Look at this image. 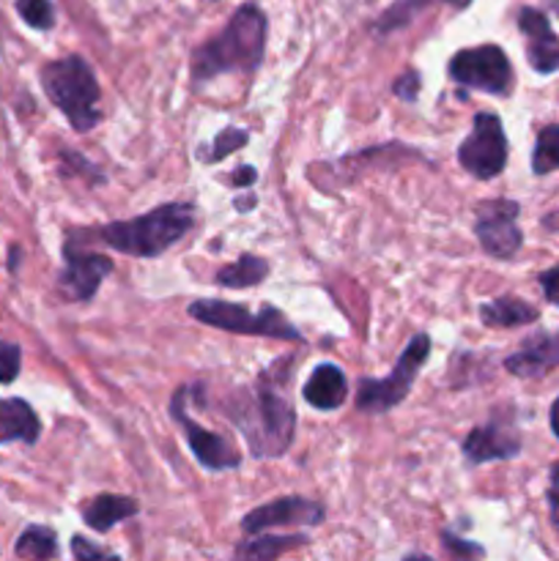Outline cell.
Instances as JSON below:
<instances>
[{
	"instance_id": "obj_1",
	"label": "cell",
	"mask_w": 559,
	"mask_h": 561,
	"mask_svg": "<svg viewBox=\"0 0 559 561\" xmlns=\"http://www.w3.org/2000/svg\"><path fill=\"white\" fill-rule=\"evenodd\" d=\"M263 49H266V14L261 5L244 3L236 9L217 36L192 53V80L195 85H203L230 71L252 75L261 66Z\"/></svg>"
},
{
	"instance_id": "obj_2",
	"label": "cell",
	"mask_w": 559,
	"mask_h": 561,
	"mask_svg": "<svg viewBox=\"0 0 559 561\" xmlns=\"http://www.w3.org/2000/svg\"><path fill=\"white\" fill-rule=\"evenodd\" d=\"M223 411L241 431L252 458H283L294 444L296 414L272 387L236 389Z\"/></svg>"
},
{
	"instance_id": "obj_3",
	"label": "cell",
	"mask_w": 559,
	"mask_h": 561,
	"mask_svg": "<svg viewBox=\"0 0 559 561\" xmlns=\"http://www.w3.org/2000/svg\"><path fill=\"white\" fill-rule=\"evenodd\" d=\"M195 225V206L190 203H164L153 211L135 219H121L96 230V239L110 250L126 252L135 257H159L170 247L179 244Z\"/></svg>"
},
{
	"instance_id": "obj_4",
	"label": "cell",
	"mask_w": 559,
	"mask_h": 561,
	"mask_svg": "<svg viewBox=\"0 0 559 561\" xmlns=\"http://www.w3.org/2000/svg\"><path fill=\"white\" fill-rule=\"evenodd\" d=\"M42 88L49 102L69 118L75 131H91L102 121L99 110L102 88L88 60L80 55H69L44 66Z\"/></svg>"
},
{
	"instance_id": "obj_5",
	"label": "cell",
	"mask_w": 559,
	"mask_h": 561,
	"mask_svg": "<svg viewBox=\"0 0 559 561\" xmlns=\"http://www.w3.org/2000/svg\"><path fill=\"white\" fill-rule=\"evenodd\" d=\"M195 321L206 327L223 329L230 334H244V337H272V340H301V332L285 318V312L274 307H261L258 312L247 310L241 305H228L219 299H197L186 307Z\"/></svg>"
},
{
	"instance_id": "obj_6",
	"label": "cell",
	"mask_w": 559,
	"mask_h": 561,
	"mask_svg": "<svg viewBox=\"0 0 559 561\" xmlns=\"http://www.w3.org/2000/svg\"><path fill=\"white\" fill-rule=\"evenodd\" d=\"M427 354H431V337L414 334L387 378H362L356 389V409L365 414H384L403 403L406 394L411 392V383L417 381L422 365L427 362Z\"/></svg>"
},
{
	"instance_id": "obj_7",
	"label": "cell",
	"mask_w": 559,
	"mask_h": 561,
	"mask_svg": "<svg viewBox=\"0 0 559 561\" xmlns=\"http://www.w3.org/2000/svg\"><path fill=\"white\" fill-rule=\"evenodd\" d=\"M447 71L449 80L469 91L491 93V96H507L513 91V66H510L507 53L497 44L460 49L453 55Z\"/></svg>"
},
{
	"instance_id": "obj_8",
	"label": "cell",
	"mask_w": 559,
	"mask_h": 561,
	"mask_svg": "<svg viewBox=\"0 0 559 561\" xmlns=\"http://www.w3.org/2000/svg\"><path fill=\"white\" fill-rule=\"evenodd\" d=\"M460 168L480 181L497 179L507 164V135L497 113H477L471 131L458 148Z\"/></svg>"
},
{
	"instance_id": "obj_9",
	"label": "cell",
	"mask_w": 559,
	"mask_h": 561,
	"mask_svg": "<svg viewBox=\"0 0 559 561\" xmlns=\"http://www.w3.org/2000/svg\"><path fill=\"white\" fill-rule=\"evenodd\" d=\"M521 206L515 201H486L475 208V233L486 255L510 261L524 244V233L518 228Z\"/></svg>"
},
{
	"instance_id": "obj_10",
	"label": "cell",
	"mask_w": 559,
	"mask_h": 561,
	"mask_svg": "<svg viewBox=\"0 0 559 561\" xmlns=\"http://www.w3.org/2000/svg\"><path fill=\"white\" fill-rule=\"evenodd\" d=\"M184 400H186V387H181L179 392L173 394V400H170V416H173L175 425H179L181 433H184L186 444H190V449L195 453L197 463L208 471L239 469V463H241L239 453H236V449L230 447L223 436L203 431V427L197 425L190 414H186Z\"/></svg>"
},
{
	"instance_id": "obj_11",
	"label": "cell",
	"mask_w": 559,
	"mask_h": 561,
	"mask_svg": "<svg viewBox=\"0 0 559 561\" xmlns=\"http://www.w3.org/2000/svg\"><path fill=\"white\" fill-rule=\"evenodd\" d=\"M64 257L66 268L64 274H60V288H64L75 301L93 299V294H96L99 285L104 283V277L113 272V261H110L107 255L82 250V247H77L75 239L66 241Z\"/></svg>"
},
{
	"instance_id": "obj_12",
	"label": "cell",
	"mask_w": 559,
	"mask_h": 561,
	"mask_svg": "<svg viewBox=\"0 0 559 561\" xmlns=\"http://www.w3.org/2000/svg\"><path fill=\"white\" fill-rule=\"evenodd\" d=\"M323 515H327L323 504L301 496H288L247 513L244 520H241V531L244 535H261V531L277 529V526H318L323 524Z\"/></svg>"
},
{
	"instance_id": "obj_13",
	"label": "cell",
	"mask_w": 559,
	"mask_h": 561,
	"mask_svg": "<svg viewBox=\"0 0 559 561\" xmlns=\"http://www.w3.org/2000/svg\"><path fill=\"white\" fill-rule=\"evenodd\" d=\"M518 27L526 36V60L537 75H554L559 71V36L554 33L551 22L543 11L521 9Z\"/></svg>"
},
{
	"instance_id": "obj_14",
	"label": "cell",
	"mask_w": 559,
	"mask_h": 561,
	"mask_svg": "<svg viewBox=\"0 0 559 561\" xmlns=\"http://www.w3.org/2000/svg\"><path fill=\"white\" fill-rule=\"evenodd\" d=\"M521 453V438L513 427H504L502 422L480 425L464 438V458L471 466L491 463V460H510Z\"/></svg>"
},
{
	"instance_id": "obj_15",
	"label": "cell",
	"mask_w": 559,
	"mask_h": 561,
	"mask_svg": "<svg viewBox=\"0 0 559 561\" xmlns=\"http://www.w3.org/2000/svg\"><path fill=\"white\" fill-rule=\"evenodd\" d=\"M559 367V332L537 334L535 340H526V345L504 359V370L515 378H543Z\"/></svg>"
},
{
	"instance_id": "obj_16",
	"label": "cell",
	"mask_w": 559,
	"mask_h": 561,
	"mask_svg": "<svg viewBox=\"0 0 559 561\" xmlns=\"http://www.w3.org/2000/svg\"><path fill=\"white\" fill-rule=\"evenodd\" d=\"M305 400L318 411H338L349 398V383H345L343 370L332 362H323L310 373L305 383Z\"/></svg>"
},
{
	"instance_id": "obj_17",
	"label": "cell",
	"mask_w": 559,
	"mask_h": 561,
	"mask_svg": "<svg viewBox=\"0 0 559 561\" xmlns=\"http://www.w3.org/2000/svg\"><path fill=\"white\" fill-rule=\"evenodd\" d=\"M38 433H42V422H38L36 411L31 409L27 400H0V444H36Z\"/></svg>"
},
{
	"instance_id": "obj_18",
	"label": "cell",
	"mask_w": 559,
	"mask_h": 561,
	"mask_svg": "<svg viewBox=\"0 0 559 561\" xmlns=\"http://www.w3.org/2000/svg\"><path fill=\"white\" fill-rule=\"evenodd\" d=\"M137 510H140V504L135 502V499L129 496H115V493H99L96 499H91V502L82 507V518H85V524L91 526L93 531H110L113 526H118L121 520L132 518V515H137Z\"/></svg>"
},
{
	"instance_id": "obj_19",
	"label": "cell",
	"mask_w": 559,
	"mask_h": 561,
	"mask_svg": "<svg viewBox=\"0 0 559 561\" xmlns=\"http://www.w3.org/2000/svg\"><path fill=\"white\" fill-rule=\"evenodd\" d=\"M480 318L486 327L491 329H513L524 327L540 318L537 307L526 305L524 299H515V296H499V299L488 301L480 307Z\"/></svg>"
},
{
	"instance_id": "obj_20",
	"label": "cell",
	"mask_w": 559,
	"mask_h": 561,
	"mask_svg": "<svg viewBox=\"0 0 559 561\" xmlns=\"http://www.w3.org/2000/svg\"><path fill=\"white\" fill-rule=\"evenodd\" d=\"M269 274V261L258 255H241L239 261L230 263V266H223L217 274H214V283L219 288H230V290H239V288H252V285L263 283Z\"/></svg>"
},
{
	"instance_id": "obj_21",
	"label": "cell",
	"mask_w": 559,
	"mask_h": 561,
	"mask_svg": "<svg viewBox=\"0 0 559 561\" xmlns=\"http://www.w3.org/2000/svg\"><path fill=\"white\" fill-rule=\"evenodd\" d=\"M433 5H453V9L464 11L469 9L471 0H398L395 5H389L387 11L381 14V20L376 22L378 33H389V31H400V27L409 25L420 11L433 9Z\"/></svg>"
},
{
	"instance_id": "obj_22",
	"label": "cell",
	"mask_w": 559,
	"mask_h": 561,
	"mask_svg": "<svg viewBox=\"0 0 559 561\" xmlns=\"http://www.w3.org/2000/svg\"><path fill=\"white\" fill-rule=\"evenodd\" d=\"M14 553L20 559H55L58 557V537L49 526H27L16 540Z\"/></svg>"
},
{
	"instance_id": "obj_23",
	"label": "cell",
	"mask_w": 559,
	"mask_h": 561,
	"mask_svg": "<svg viewBox=\"0 0 559 561\" xmlns=\"http://www.w3.org/2000/svg\"><path fill=\"white\" fill-rule=\"evenodd\" d=\"M305 535H288V537H258V540H247L236 548V557L244 559H274L280 553H288L294 548L305 546Z\"/></svg>"
},
{
	"instance_id": "obj_24",
	"label": "cell",
	"mask_w": 559,
	"mask_h": 561,
	"mask_svg": "<svg viewBox=\"0 0 559 561\" xmlns=\"http://www.w3.org/2000/svg\"><path fill=\"white\" fill-rule=\"evenodd\" d=\"M554 170H559V124L543 126L532 151V173L546 175Z\"/></svg>"
},
{
	"instance_id": "obj_25",
	"label": "cell",
	"mask_w": 559,
	"mask_h": 561,
	"mask_svg": "<svg viewBox=\"0 0 559 561\" xmlns=\"http://www.w3.org/2000/svg\"><path fill=\"white\" fill-rule=\"evenodd\" d=\"M247 140H250V131L236 129V126H228V129H223L217 137H214L212 151H203L201 159H203V162H223L228 153L244 148Z\"/></svg>"
},
{
	"instance_id": "obj_26",
	"label": "cell",
	"mask_w": 559,
	"mask_h": 561,
	"mask_svg": "<svg viewBox=\"0 0 559 561\" xmlns=\"http://www.w3.org/2000/svg\"><path fill=\"white\" fill-rule=\"evenodd\" d=\"M16 11L36 31H49L55 25V9L49 0H16Z\"/></svg>"
},
{
	"instance_id": "obj_27",
	"label": "cell",
	"mask_w": 559,
	"mask_h": 561,
	"mask_svg": "<svg viewBox=\"0 0 559 561\" xmlns=\"http://www.w3.org/2000/svg\"><path fill=\"white\" fill-rule=\"evenodd\" d=\"M22 367V348L9 340H0V383L16 381Z\"/></svg>"
},
{
	"instance_id": "obj_28",
	"label": "cell",
	"mask_w": 559,
	"mask_h": 561,
	"mask_svg": "<svg viewBox=\"0 0 559 561\" xmlns=\"http://www.w3.org/2000/svg\"><path fill=\"white\" fill-rule=\"evenodd\" d=\"M392 93L403 99V102H417V96H420V75L417 71H403L400 80H395Z\"/></svg>"
},
{
	"instance_id": "obj_29",
	"label": "cell",
	"mask_w": 559,
	"mask_h": 561,
	"mask_svg": "<svg viewBox=\"0 0 559 561\" xmlns=\"http://www.w3.org/2000/svg\"><path fill=\"white\" fill-rule=\"evenodd\" d=\"M71 553H75V559H82V561H88V559H118V553L104 551V548H99V546H91V542L82 540L80 535L71 537Z\"/></svg>"
},
{
	"instance_id": "obj_30",
	"label": "cell",
	"mask_w": 559,
	"mask_h": 561,
	"mask_svg": "<svg viewBox=\"0 0 559 561\" xmlns=\"http://www.w3.org/2000/svg\"><path fill=\"white\" fill-rule=\"evenodd\" d=\"M444 548H447L449 553H455V557H482V548L480 546H475V542H460L458 537H453L449 535V531H444Z\"/></svg>"
},
{
	"instance_id": "obj_31",
	"label": "cell",
	"mask_w": 559,
	"mask_h": 561,
	"mask_svg": "<svg viewBox=\"0 0 559 561\" xmlns=\"http://www.w3.org/2000/svg\"><path fill=\"white\" fill-rule=\"evenodd\" d=\"M548 510H551V526L559 535V463L551 466V485H548Z\"/></svg>"
},
{
	"instance_id": "obj_32",
	"label": "cell",
	"mask_w": 559,
	"mask_h": 561,
	"mask_svg": "<svg viewBox=\"0 0 559 561\" xmlns=\"http://www.w3.org/2000/svg\"><path fill=\"white\" fill-rule=\"evenodd\" d=\"M540 288L543 294H546V299L559 307V266L546 268V272L540 274Z\"/></svg>"
},
{
	"instance_id": "obj_33",
	"label": "cell",
	"mask_w": 559,
	"mask_h": 561,
	"mask_svg": "<svg viewBox=\"0 0 559 561\" xmlns=\"http://www.w3.org/2000/svg\"><path fill=\"white\" fill-rule=\"evenodd\" d=\"M255 179H258V173H255V168H250V164H244V168L236 170V173H233V184L236 186H250Z\"/></svg>"
},
{
	"instance_id": "obj_34",
	"label": "cell",
	"mask_w": 559,
	"mask_h": 561,
	"mask_svg": "<svg viewBox=\"0 0 559 561\" xmlns=\"http://www.w3.org/2000/svg\"><path fill=\"white\" fill-rule=\"evenodd\" d=\"M548 422H551V431H554V436L559 438V398L554 400V405H551V414H548Z\"/></svg>"
},
{
	"instance_id": "obj_35",
	"label": "cell",
	"mask_w": 559,
	"mask_h": 561,
	"mask_svg": "<svg viewBox=\"0 0 559 561\" xmlns=\"http://www.w3.org/2000/svg\"><path fill=\"white\" fill-rule=\"evenodd\" d=\"M546 225H548V228H557L559 219H557V217H548V219H546Z\"/></svg>"
}]
</instances>
